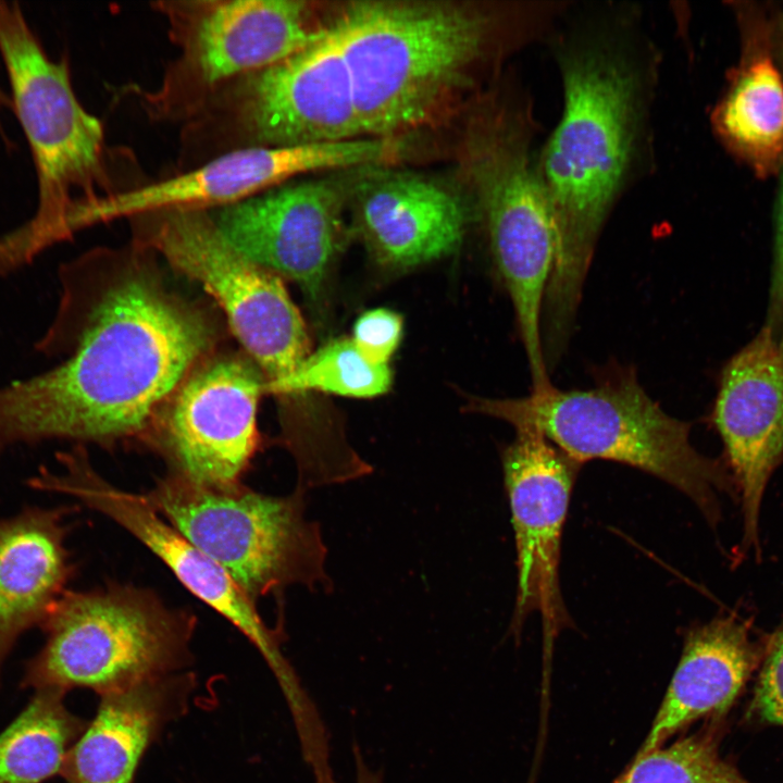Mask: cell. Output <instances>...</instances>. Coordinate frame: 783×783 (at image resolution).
I'll list each match as a JSON object with an SVG mask.
<instances>
[{
	"instance_id": "1",
	"label": "cell",
	"mask_w": 783,
	"mask_h": 783,
	"mask_svg": "<svg viewBox=\"0 0 783 783\" xmlns=\"http://www.w3.org/2000/svg\"><path fill=\"white\" fill-rule=\"evenodd\" d=\"M152 257L133 241L60 266V301L35 350L63 360L0 387V455L52 439L148 440L157 408L216 339L209 314L166 286Z\"/></svg>"
},
{
	"instance_id": "2",
	"label": "cell",
	"mask_w": 783,
	"mask_h": 783,
	"mask_svg": "<svg viewBox=\"0 0 783 783\" xmlns=\"http://www.w3.org/2000/svg\"><path fill=\"white\" fill-rule=\"evenodd\" d=\"M549 35L562 112L538 150L556 254L543 322L567 333L601 231L644 165L658 58L635 9L566 8Z\"/></svg>"
},
{
	"instance_id": "3",
	"label": "cell",
	"mask_w": 783,
	"mask_h": 783,
	"mask_svg": "<svg viewBox=\"0 0 783 783\" xmlns=\"http://www.w3.org/2000/svg\"><path fill=\"white\" fill-rule=\"evenodd\" d=\"M334 26L362 135L395 139L434 121L467 86L497 16L443 1H358Z\"/></svg>"
},
{
	"instance_id": "4",
	"label": "cell",
	"mask_w": 783,
	"mask_h": 783,
	"mask_svg": "<svg viewBox=\"0 0 783 783\" xmlns=\"http://www.w3.org/2000/svg\"><path fill=\"white\" fill-rule=\"evenodd\" d=\"M0 55L37 178L33 216L0 235L4 276L70 239L82 210L114 190L101 122L76 97L67 59L50 58L16 2L0 1Z\"/></svg>"
},
{
	"instance_id": "5",
	"label": "cell",
	"mask_w": 783,
	"mask_h": 783,
	"mask_svg": "<svg viewBox=\"0 0 783 783\" xmlns=\"http://www.w3.org/2000/svg\"><path fill=\"white\" fill-rule=\"evenodd\" d=\"M468 409L542 433L572 461H614L666 481L689 497L716 527L720 494L737 501L728 465L698 452L688 423L664 412L627 370L588 389L552 384L520 398H471Z\"/></svg>"
},
{
	"instance_id": "6",
	"label": "cell",
	"mask_w": 783,
	"mask_h": 783,
	"mask_svg": "<svg viewBox=\"0 0 783 783\" xmlns=\"http://www.w3.org/2000/svg\"><path fill=\"white\" fill-rule=\"evenodd\" d=\"M530 96L494 102L475 126L469 170L494 261L511 299L532 386L549 382L542 314L556 254L555 226L538 166Z\"/></svg>"
},
{
	"instance_id": "7",
	"label": "cell",
	"mask_w": 783,
	"mask_h": 783,
	"mask_svg": "<svg viewBox=\"0 0 783 783\" xmlns=\"http://www.w3.org/2000/svg\"><path fill=\"white\" fill-rule=\"evenodd\" d=\"M40 627L46 641L26 663L23 686L64 692L80 686L103 696L183 666L196 617L148 588L111 583L67 589Z\"/></svg>"
},
{
	"instance_id": "8",
	"label": "cell",
	"mask_w": 783,
	"mask_h": 783,
	"mask_svg": "<svg viewBox=\"0 0 783 783\" xmlns=\"http://www.w3.org/2000/svg\"><path fill=\"white\" fill-rule=\"evenodd\" d=\"M306 494L296 487L273 496L241 482L202 485L166 473L145 496L257 602L291 585L333 589L327 548L320 524L307 517Z\"/></svg>"
},
{
	"instance_id": "9",
	"label": "cell",
	"mask_w": 783,
	"mask_h": 783,
	"mask_svg": "<svg viewBox=\"0 0 783 783\" xmlns=\"http://www.w3.org/2000/svg\"><path fill=\"white\" fill-rule=\"evenodd\" d=\"M362 135L334 23L288 58L219 89L185 121V167L248 147L337 142Z\"/></svg>"
},
{
	"instance_id": "10",
	"label": "cell",
	"mask_w": 783,
	"mask_h": 783,
	"mask_svg": "<svg viewBox=\"0 0 783 783\" xmlns=\"http://www.w3.org/2000/svg\"><path fill=\"white\" fill-rule=\"evenodd\" d=\"M134 243L198 283L261 370L265 393L293 376L310 355L299 310L279 276L236 250L206 209L169 208L128 219Z\"/></svg>"
},
{
	"instance_id": "11",
	"label": "cell",
	"mask_w": 783,
	"mask_h": 783,
	"mask_svg": "<svg viewBox=\"0 0 783 783\" xmlns=\"http://www.w3.org/2000/svg\"><path fill=\"white\" fill-rule=\"evenodd\" d=\"M179 49L154 90L135 88L154 119L185 122L223 85L273 65L322 38L300 0H209L156 3Z\"/></svg>"
},
{
	"instance_id": "12",
	"label": "cell",
	"mask_w": 783,
	"mask_h": 783,
	"mask_svg": "<svg viewBox=\"0 0 783 783\" xmlns=\"http://www.w3.org/2000/svg\"><path fill=\"white\" fill-rule=\"evenodd\" d=\"M264 385L258 365L240 356L215 359L187 376L148 439L167 473L202 485L241 482L258 446Z\"/></svg>"
},
{
	"instance_id": "13",
	"label": "cell",
	"mask_w": 783,
	"mask_h": 783,
	"mask_svg": "<svg viewBox=\"0 0 783 783\" xmlns=\"http://www.w3.org/2000/svg\"><path fill=\"white\" fill-rule=\"evenodd\" d=\"M60 472L46 468L28 485L70 496L122 526L153 552L197 598L235 625L278 672H288L277 633L253 602L214 560L194 546L157 511L145 495L121 489L92 467L83 445L58 453Z\"/></svg>"
},
{
	"instance_id": "14",
	"label": "cell",
	"mask_w": 783,
	"mask_h": 783,
	"mask_svg": "<svg viewBox=\"0 0 783 783\" xmlns=\"http://www.w3.org/2000/svg\"><path fill=\"white\" fill-rule=\"evenodd\" d=\"M390 139H351L283 147H248L219 154L171 177L98 199L92 224L169 208L214 209L288 183L300 174L378 165L399 157Z\"/></svg>"
},
{
	"instance_id": "15",
	"label": "cell",
	"mask_w": 783,
	"mask_h": 783,
	"mask_svg": "<svg viewBox=\"0 0 783 783\" xmlns=\"http://www.w3.org/2000/svg\"><path fill=\"white\" fill-rule=\"evenodd\" d=\"M515 432L514 440L502 452L518 569L511 630L518 636L527 616L537 611L549 652L569 620L559 587V557L579 464L538 431L525 427Z\"/></svg>"
},
{
	"instance_id": "16",
	"label": "cell",
	"mask_w": 783,
	"mask_h": 783,
	"mask_svg": "<svg viewBox=\"0 0 783 783\" xmlns=\"http://www.w3.org/2000/svg\"><path fill=\"white\" fill-rule=\"evenodd\" d=\"M345 200L339 183L314 179L285 183L208 211L236 250L318 301L344 243Z\"/></svg>"
},
{
	"instance_id": "17",
	"label": "cell",
	"mask_w": 783,
	"mask_h": 783,
	"mask_svg": "<svg viewBox=\"0 0 783 783\" xmlns=\"http://www.w3.org/2000/svg\"><path fill=\"white\" fill-rule=\"evenodd\" d=\"M742 513L736 558L760 557L759 517L783 463V347L762 327L724 364L712 410Z\"/></svg>"
},
{
	"instance_id": "18",
	"label": "cell",
	"mask_w": 783,
	"mask_h": 783,
	"mask_svg": "<svg viewBox=\"0 0 783 783\" xmlns=\"http://www.w3.org/2000/svg\"><path fill=\"white\" fill-rule=\"evenodd\" d=\"M355 229L373 259L394 270L453 252L468 223L463 201L422 175L374 171L350 191Z\"/></svg>"
},
{
	"instance_id": "19",
	"label": "cell",
	"mask_w": 783,
	"mask_h": 783,
	"mask_svg": "<svg viewBox=\"0 0 783 783\" xmlns=\"http://www.w3.org/2000/svg\"><path fill=\"white\" fill-rule=\"evenodd\" d=\"M741 54L711 112L714 134L759 178L783 169V73L771 36L770 10L734 2Z\"/></svg>"
},
{
	"instance_id": "20",
	"label": "cell",
	"mask_w": 783,
	"mask_h": 783,
	"mask_svg": "<svg viewBox=\"0 0 783 783\" xmlns=\"http://www.w3.org/2000/svg\"><path fill=\"white\" fill-rule=\"evenodd\" d=\"M751 621L730 612L692 627L678 667L636 755L664 745L695 721L721 718L761 664L766 639L751 634Z\"/></svg>"
},
{
	"instance_id": "21",
	"label": "cell",
	"mask_w": 783,
	"mask_h": 783,
	"mask_svg": "<svg viewBox=\"0 0 783 783\" xmlns=\"http://www.w3.org/2000/svg\"><path fill=\"white\" fill-rule=\"evenodd\" d=\"M67 513L32 506L0 519V680L20 636L40 626L67 591L74 573Z\"/></svg>"
},
{
	"instance_id": "22",
	"label": "cell",
	"mask_w": 783,
	"mask_h": 783,
	"mask_svg": "<svg viewBox=\"0 0 783 783\" xmlns=\"http://www.w3.org/2000/svg\"><path fill=\"white\" fill-rule=\"evenodd\" d=\"M184 681L166 675L103 695L95 720L66 754L61 774L69 783H132L147 744L174 713Z\"/></svg>"
},
{
	"instance_id": "23",
	"label": "cell",
	"mask_w": 783,
	"mask_h": 783,
	"mask_svg": "<svg viewBox=\"0 0 783 783\" xmlns=\"http://www.w3.org/2000/svg\"><path fill=\"white\" fill-rule=\"evenodd\" d=\"M65 692L37 689L0 734V783H40L61 771L70 743L82 729L63 704Z\"/></svg>"
},
{
	"instance_id": "24",
	"label": "cell",
	"mask_w": 783,
	"mask_h": 783,
	"mask_svg": "<svg viewBox=\"0 0 783 783\" xmlns=\"http://www.w3.org/2000/svg\"><path fill=\"white\" fill-rule=\"evenodd\" d=\"M391 376L388 365L370 362L351 338H338L327 343L310 353L293 376L271 391L281 397V402H284L286 408L295 406L291 419L282 427V434L291 427L296 418V406L309 403L304 398L309 391L371 398L389 389Z\"/></svg>"
},
{
	"instance_id": "25",
	"label": "cell",
	"mask_w": 783,
	"mask_h": 783,
	"mask_svg": "<svg viewBox=\"0 0 783 783\" xmlns=\"http://www.w3.org/2000/svg\"><path fill=\"white\" fill-rule=\"evenodd\" d=\"M718 719L668 746L635 755L612 783H751L721 756Z\"/></svg>"
},
{
	"instance_id": "26",
	"label": "cell",
	"mask_w": 783,
	"mask_h": 783,
	"mask_svg": "<svg viewBox=\"0 0 783 783\" xmlns=\"http://www.w3.org/2000/svg\"><path fill=\"white\" fill-rule=\"evenodd\" d=\"M751 712L763 722L783 726V620L766 636Z\"/></svg>"
},
{
	"instance_id": "27",
	"label": "cell",
	"mask_w": 783,
	"mask_h": 783,
	"mask_svg": "<svg viewBox=\"0 0 783 783\" xmlns=\"http://www.w3.org/2000/svg\"><path fill=\"white\" fill-rule=\"evenodd\" d=\"M401 335V316L387 308H375L363 312L357 319L351 339L370 362L388 365Z\"/></svg>"
},
{
	"instance_id": "28",
	"label": "cell",
	"mask_w": 783,
	"mask_h": 783,
	"mask_svg": "<svg viewBox=\"0 0 783 783\" xmlns=\"http://www.w3.org/2000/svg\"><path fill=\"white\" fill-rule=\"evenodd\" d=\"M774 210L773 262L763 325L783 347V169Z\"/></svg>"
},
{
	"instance_id": "29",
	"label": "cell",
	"mask_w": 783,
	"mask_h": 783,
	"mask_svg": "<svg viewBox=\"0 0 783 783\" xmlns=\"http://www.w3.org/2000/svg\"><path fill=\"white\" fill-rule=\"evenodd\" d=\"M772 46L776 62L783 73V10H770Z\"/></svg>"
},
{
	"instance_id": "30",
	"label": "cell",
	"mask_w": 783,
	"mask_h": 783,
	"mask_svg": "<svg viewBox=\"0 0 783 783\" xmlns=\"http://www.w3.org/2000/svg\"><path fill=\"white\" fill-rule=\"evenodd\" d=\"M355 761L356 783H383L382 774L368 766L357 748H355Z\"/></svg>"
},
{
	"instance_id": "31",
	"label": "cell",
	"mask_w": 783,
	"mask_h": 783,
	"mask_svg": "<svg viewBox=\"0 0 783 783\" xmlns=\"http://www.w3.org/2000/svg\"><path fill=\"white\" fill-rule=\"evenodd\" d=\"M11 111L13 113V102L10 96V92H8L5 89H3L0 86V133L1 135H4L3 127H2V119L4 113Z\"/></svg>"
}]
</instances>
